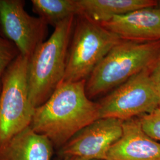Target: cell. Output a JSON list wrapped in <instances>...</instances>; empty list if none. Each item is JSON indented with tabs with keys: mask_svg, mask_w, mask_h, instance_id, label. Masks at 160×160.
<instances>
[{
	"mask_svg": "<svg viewBox=\"0 0 160 160\" xmlns=\"http://www.w3.org/2000/svg\"><path fill=\"white\" fill-rule=\"evenodd\" d=\"M24 6L23 0H0V30L20 55L29 59L46 40L48 24L40 17L30 15Z\"/></svg>",
	"mask_w": 160,
	"mask_h": 160,
	"instance_id": "cell-7",
	"label": "cell"
},
{
	"mask_svg": "<svg viewBox=\"0 0 160 160\" xmlns=\"http://www.w3.org/2000/svg\"><path fill=\"white\" fill-rule=\"evenodd\" d=\"M122 128L106 160H160V143L144 132L138 118L123 121Z\"/></svg>",
	"mask_w": 160,
	"mask_h": 160,
	"instance_id": "cell-10",
	"label": "cell"
},
{
	"mask_svg": "<svg viewBox=\"0 0 160 160\" xmlns=\"http://www.w3.org/2000/svg\"><path fill=\"white\" fill-rule=\"evenodd\" d=\"M150 77L160 98V58L151 69Z\"/></svg>",
	"mask_w": 160,
	"mask_h": 160,
	"instance_id": "cell-16",
	"label": "cell"
},
{
	"mask_svg": "<svg viewBox=\"0 0 160 160\" xmlns=\"http://www.w3.org/2000/svg\"><path fill=\"white\" fill-rule=\"evenodd\" d=\"M138 118L144 132L155 141H160V106Z\"/></svg>",
	"mask_w": 160,
	"mask_h": 160,
	"instance_id": "cell-15",
	"label": "cell"
},
{
	"mask_svg": "<svg viewBox=\"0 0 160 160\" xmlns=\"http://www.w3.org/2000/svg\"><path fill=\"white\" fill-rule=\"evenodd\" d=\"M52 145L29 126L0 147V160H51Z\"/></svg>",
	"mask_w": 160,
	"mask_h": 160,
	"instance_id": "cell-11",
	"label": "cell"
},
{
	"mask_svg": "<svg viewBox=\"0 0 160 160\" xmlns=\"http://www.w3.org/2000/svg\"><path fill=\"white\" fill-rule=\"evenodd\" d=\"M157 6L160 8V1H158V4H157Z\"/></svg>",
	"mask_w": 160,
	"mask_h": 160,
	"instance_id": "cell-18",
	"label": "cell"
},
{
	"mask_svg": "<svg viewBox=\"0 0 160 160\" xmlns=\"http://www.w3.org/2000/svg\"><path fill=\"white\" fill-rule=\"evenodd\" d=\"M29 59L19 55L7 69L0 93V147L30 126L34 108L29 97Z\"/></svg>",
	"mask_w": 160,
	"mask_h": 160,
	"instance_id": "cell-5",
	"label": "cell"
},
{
	"mask_svg": "<svg viewBox=\"0 0 160 160\" xmlns=\"http://www.w3.org/2000/svg\"><path fill=\"white\" fill-rule=\"evenodd\" d=\"M121 40L117 34L101 24L84 16H76L62 81L86 80L109 51Z\"/></svg>",
	"mask_w": 160,
	"mask_h": 160,
	"instance_id": "cell-4",
	"label": "cell"
},
{
	"mask_svg": "<svg viewBox=\"0 0 160 160\" xmlns=\"http://www.w3.org/2000/svg\"><path fill=\"white\" fill-rule=\"evenodd\" d=\"M79 15L102 24L134 10L157 6L156 0H77Z\"/></svg>",
	"mask_w": 160,
	"mask_h": 160,
	"instance_id": "cell-12",
	"label": "cell"
},
{
	"mask_svg": "<svg viewBox=\"0 0 160 160\" xmlns=\"http://www.w3.org/2000/svg\"><path fill=\"white\" fill-rule=\"evenodd\" d=\"M101 24L122 40H160V8L157 6L136 10Z\"/></svg>",
	"mask_w": 160,
	"mask_h": 160,
	"instance_id": "cell-9",
	"label": "cell"
},
{
	"mask_svg": "<svg viewBox=\"0 0 160 160\" xmlns=\"http://www.w3.org/2000/svg\"><path fill=\"white\" fill-rule=\"evenodd\" d=\"M142 71L118 86L98 103L100 118L125 121L151 113L160 105V98L150 77Z\"/></svg>",
	"mask_w": 160,
	"mask_h": 160,
	"instance_id": "cell-6",
	"label": "cell"
},
{
	"mask_svg": "<svg viewBox=\"0 0 160 160\" xmlns=\"http://www.w3.org/2000/svg\"><path fill=\"white\" fill-rule=\"evenodd\" d=\"M63 160H91L84 158L82 157H77V156H69V157H65V159Z\"/></svg>",
	"mask_w": 160,
	"mask_h": 160,
	"instance_id": "cell-17",
	"label": "cell"
},
{
	"mask_svg": "<svg viewBox=\"0 0 160 160\" xmlns=\"http://www.w3.org/2000/svg\"><path fill=\"white\" fill-rule=\"evenodd\" d=\"M33 11L54 28L59 23L79 14L77 0H32Z\"/></svg>",
	"mask_w": 160,
	"mask_h": 160,
	"instance_id": "cell-13",
	"label": "cell"
},
{
	"mask_svg": "<svg viewBox=\"0 0 160 160\" xmlns=\"http://www.w3.org/2000/svg\"><path fill=\"white\" fill-rule=\"evenodd\" d=\"M19 55L16 45L0 34V93L6 71Z\"/></svg>",
	"mask_w": 160,
	"mask_h": 160,
	"instance_id": "cell-14",
	"label": "cell"
},
{
	"mask_svg": "<svg viewBox=\"0 0 160 160\" xmlns=\"http://www.w3.org/2000/svg\"><path fill=\"white\" fill-rule=\"evenodd\" d=\"M76 16L59 23L28 61L27 82L34 108L45 103L63 80Z\"/></svg>",
	"mask_w": 160,
	"mask_h": 160,
	"instance_id": "cell-2",
	"label": "cell"
},
{
	"mask_svg": "<svg viewBox=\"0 0 160 160\" xmlns=\"http://www.w3.org/2000/svg\"><path fill=\"white\" fill-rule=\"evenodd\" d=\"M86 83V80L61 81L46 102L34 109L30 127L53 145L62 147L100 119L98 104L87 96Z\"/></svg>",
	"mask_w": 160,
	"mask_h": 160,
	"instance_id": "cell-1",
	"label": "cell"
},
{
	"mask_svg": "<svg viewBox=\"0 0 160 160\" xmlns=\"http://www.w3.org/2000/svg\"><path fill=\"white\" fill-rule=\"evenodd\" d=\"M160 58V40H121L86 81L87 96L90 98L120 86L134 75L152 68Z\"/></svg>",
	"mask_w": 160,
	"mask_h": 160,
	"instance_id": "cell-3",
	"label": "cell"
},
{
	"mask_svg": "<svg viewBox=\"0 0 160 160\" xmlns=\"http://www.w3.org/2000/svg\"><path fill=\"white\" fill-rule=\"evenodd\" d=\"M123 122L113 118L97 119L78 132L63 146L61 154L106 160L110 149L122 135Z\"/></svg>",
	"mask_w": 160,
	"mask_h": 160,
	"instance_id": "cell-8",
	"label": "cell"
}]
</instances>
